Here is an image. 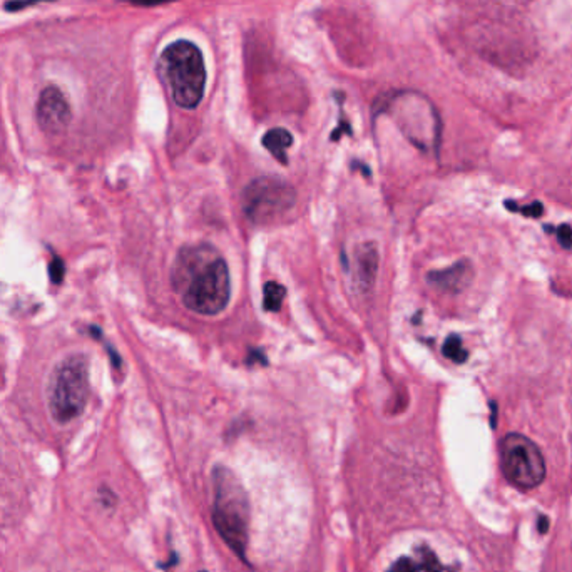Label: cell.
Segmentation results:
<instances>
[{
    "label": "cell",
    "mask_w": 572,
    "mask_h": 572,
    "mask_svg": "<svg viewBox=\"0 0 572 572\" xmlns=\"http://www.w3.org/2000/svg\"><path fill=\"white\" fill-rule=\"evenodd\" d=\"M514 211L517 213H522L524 216H529V218H541L542 214H544V206L539 201H536V203H531L527 206H520V208H515Z\"/></svg>",
    "instance_id": "16"
},
{
    "label": "cell",
    "mask_w": 572,
    "mask_h": 572,
    "mask_svg": "<svg viewBox=\"0 0 572 572\" xmlns=\"http://www.w3.org/2000/svg\"><path fill=\"white\" fill-rule=\"evenodd\" d=\"M420 566L422 564L419 562V559L400 557L390 566V569L386 572H420Z\"/></svg>",
    "instance_id": "13"
},
{
    "label": "cell",
    "mask_w": 572,
    "mask_h": 572,
    "mask_svg": "<svg viewBox=\"0 0 572 572\" xmlns=\"http://www.w3.org/2000/svg\"><path fill=\"white\" fill-rule=\"evenodd\" d=\"M172 289L189 311L214 317L228 306L231 278L228 263L213 245H186L171 270Z\"/></svg>",
    "instance_id": "1"
},
{
    "label": "cell",
    "mask_w": 572,
    "mask_h": 572,
    "mask_svg": "<svg viewBox=\"0 0 572 572\" xmlns=\"http://www.w3.org/2000/svg\"><path fill=\"white\" fill-rule=\"evenodd\" d=\"M200 572H208V571H200Z\"/></svg>",
    "instance_id": "21"
},
{
    "label": "cell",
    "mask_w": 572,
    "mask_h": 572,
    "mask_svg": "<svg viewBox=\"0 0 572 572\" xmlns=\"http://www.w3.org/2000/svg\"><path fill=\"white\" fill-rule=\"evenodd\" d=\"M286 296V288L276 281H268L263 288V308L266 311H280Z\"/></svg>",
    "instance_id": "11"
},
{
    "label": "cell",
    "mask_w": 572,
    "mask_h": 572,
    "mask_svg": "<svg viewBox=\"0 0 572 572\" xmlns=\"http://www.w3.org/2000/svg\"><path fill=\"white\" fill-rule=\"evenodd\" d=\"M40 2H50V0H12V2L6 3V8L10 12H19L25 7L36 6V3H40Z\"/></svg>",
    "instance_id": "17"
},
{
    "label": "cell",
    "mask_w": 572,
    "mask_h": 572,
    "mask_svg": "<svg viewBox=\"0 0 572 572\" xmlns=\"http://www.w3.org/2000/svg\"><path fill=\"white\" fill-rule=\"evenodd\" d=\"M490 407H492V414H495V410H497L495 409V403H492ZM492 428H495V415H492Z\"/></svg>",
    "instance_id": "20"
},
{
    "label": "cell",
    "mask_w": 572,
    "mask_h": 572,
    "mask_svg": "<svg viewBox=\"0 0 572 572\" xmlns=\"http://www.w3.org/2000/svg\"><path fill=\"white\" fill-rule=\"evenodd\" d=\"M89 361L82 353L66 356L49 378L47 402L50 417L64 426L79 419L89 400Z\"/></svg>",
    "instance_id": "3"
},
{
    "label": "cell",
    "mask_w": 572,
    "mask_h": 572,
    "mask_svg": "<svg viewBox=\"0 0 572 572\" xmlns=\"http://www.w3.org/2000/svg\"><path fill=\"white\" fill-rule=\"evenodd\" d=\"M548 529H549V519H548V517L542 515L539 519V532L545 534V532H548Z\"/></svg>",
    "instance_id": "19"
},
{
    "label": "cell",
    "mask_w": 572,
    "mask_h": 572,
    "mask_svg": "<svg viewBox=\"0 0 572 572\" xmlns=\"http://www.w3.org/2000/svg\"><path fill=\"white\" fill-rule=\"evenodd\" d=\"M36 116L42 131L47 134H61L69 128L70 119H73V109L67 103L64 92L56 86H50L40 92L36 106Z\"/></svg>",
    "instance_id": "7"
},
{
    "label": "cell",
    "mask_w": 572,
    "mask_h": 572,
    "mask_svg": "<svg viewBox=\"0 0 572 572\" xmlns=\"http://www.w3.org/2000/svg\"><path fill=\"white\" fill-rule=\"evenodd\" d=\"M474 278V270L469 262L462 259L444 270H433L427 275L428 285L444 293H460L470 285Z\"/></svg>",
    "instance_id": "8"
},
{
    "label": "cell",
    "mask_w": 572,
    "mask_h": 572,
    "mask_svg": "<svg viewBox=\"0 0 572 572\" xmlns=\"http://www.w3.org/2000/svg\"><path fill=\"white\" fill-rule=\"evenodd\" d=\"M500 467L507 481L519 489H534L545 479L541 449L522 433H509L500 440Z\"/></svg>",
    "instance_id": "5"
},
{
    "label": "cell",
    "mask_w": 572,
    "mask_h": 572,
    "mask_svg": "<svg viewBox=\"0 0 572 572\" xmlns=\"http://www.w3.org/2000/svg\"><path fill=\"white\" fill-rule=\"evenodd\" d=\"M213 524L226 545L248 562L250 545V499L241 481L225 465L213 469Z\"/></svg>",
    "instance_id": "2"
},
{
    "label": "cell",
    "mask_w": 572,
    "mask_h": 572,
    "mask_svg": "<svg viewBox=\"0 0 572 572\" xmlns=\"http://www.w3.org/2000/svg\"><path fill=\"white\" fill-rule=\"evenodd\" d=\"M378 250L375 243H361L355 250V281L363 293L375 285L378 273Z\"/></svg>",
    "instance_id": "9"
},
{
    "label": "cell",
    "mask_w": 572,
    "mask_h": 572,
    "mask_svg": "<svg viewBox=\"0 0 572 572\" xmlns=\"http://www.w3.org/2000/svg\"><path fill=\"white\" fill-rule=\"evenodd\" d=\"M296 203L292 184L278 178H256L243 189V213L255 225H270L280 220Z\"/></svg>",
    "instance_id": "6"
},
{
    "label": "cell",
    "mask_w": 572,
    "mask_h": 572,
    "mask_svg": "<svg viewBox=\"0 0 572 572\" xmlns=\"http://www.w3.org/2000/svg\"><path fill=\"white\" fill-rule=\"evenodd\" d=\"M121 2H128V3H133V6H140V7H156V6H161V3L176 2V0H121Z\"/></svg>",
    "instance_id": "18"
},
{
    "label": "cell",
    "mask_w": 572,
    "mask_h": 572,
    "mask_svg": "<svg viewBox=\"0 0 572 572\" xmlns=\"http://www.w3.org/2000/svg\"><path fill=\"white\" fill-rule=\"evenodd\" d=\"M557 239H559V245L562 248H566V250H571L572 248V228L571 225H561L557 228Z\"/></svg>",
    "instance_id": "15"
},
{
    "label": "cell",
    "mask_w": 572,
    "mask_h": 572,
    "mask_svg": "<svg viewBox=\"0 0 572 572\" xmlns=\"http://www.w3.org/2000/svg\"><path fill=\"white\" fill-rule=\"evenodd\" d=\"M49 276L50 281L56 285H61L62 280L66 276V264L62 263V259L59 256H54L52 262L49 263Z\"/></svg>",
    "instance_id": "14"
},
{
    "label": "cell",
    "mask_w": 572,
    "mask_h": 572,
    "mask_svg": "<svg viewBox=\"0 0 572 572\" xmlns=\"http://www.w3.org/2000/svg\"><path fill=\"white\" fill-rule=\"evenodd\" d=\"M293 144L292 133L286 131L283 128H275L268 131L263 136V146L270 151L273 158L281 164H288V156H286V149Z\"/></svg>",
    "instance_id": "10"
},
{
    "label": "cell",
    "mask_w": 572,
    "mask_h": 572,
    "mask_svg": "<svg viewBox=\"0 0 572 572\" xmlns=\"http://www.w3.org/2000/svg\"><path fill=\"white\" fill-rule=\"evenodd\" d=\"M159 64L174 103L183 109H195L203 99L206 86L201 50L189 40H176L163 50Z\"/></svg>",
    "instance_id": "4"
},
{
    "label": "cell",
    "mask_w": 572,
    "mask_h": 572,
    "mask_svg": "<svg viewBox=\"0 0 572 572\" xmlns=\"http://www.w3.org/2000/svg\"><path fill=\"white\" fill-rule=\"evenodd\" d=\"M442 353L444 356H447L449 360H452L453 363H465L467 359H469V353L462 345V340L458 335H450L447 340H445L444 347H442Z\"/></svg>",
    "instance_id": "12"
}]
</instances>
